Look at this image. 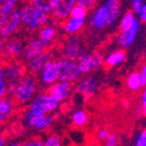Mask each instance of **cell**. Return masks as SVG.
Returning <instances> with one entry per match:
<instances>
[{
  "instance_id": "cell-6",
  "label": "cell",
  "mask_w": 146,
  "mask_h": 146,
  "mask_svg": "<svg viewBox=\"0 0 146 146\" xmlns=\"http://www.w3.org/2000/svg\"><path fill=\"white\" fill-rule=\"evenodd\" d=\"M83 53H85V51L81 37L77 34L68 35L62 48L63 57L68 60L76 61Z\"/></svg>"
},
{
  "instance_id": "cell-45",
  "label": "cell",
  "mask_w": 146,
  "mask_h": 146,
  "mask_svg": "<svg viewBox=\"0 0 146 146\" xmlns=\"http://www.w3.org/2000/svg\"><path fill=\"white\" fill-rule=\"evenodd\" d=\"M4 2H5V0H0V6H1Z\"/></svg>"
},
{
  "instance_id": "cell-34",
  "label": "cell",
  "mask_w": 146,
  "mask_h": 146,
  "mask_svg": "<svg viewBox=\"0 0 146 146\" xmlns=\"http://www.w3.org/2000/svg\"><path fill=\"white\" fill-rule=\"evenodd\" d=\"M119 144V138L117 135L110 134L107 136V138L105 139V145L106 146H117Z\"/></svg>"
},
{
  "instance_id": "cell-15",
  "label": "cell",
  "mask_w": 146,
  "mask_h": 146,
  "mask_svg": "<svg viewBox=\"0 0 146 146\" xmlns=\"http://www.w3.org/2000/svg\"><path fill=\"white\" fill-rule=\"evenodd\" d=\"M15 107L13 99L8 95L0 99V125L6 123L13 115Z\"/></svg>"
},
{
  "instance_id": "cell-4",
  "label": "cell",
  "mask_w": 146,
  "mask_h": 146,
  "mask_svg": "<svg viewBox=\"0 0 146 146\" xmlns=\"http://www.w3.org/2000/svg\"><path fill=\"white\" fill-rule=\"evenodd\" d=\"M21 17L19 9L12 10L4 13H0V37L2 39H7L15 35L21 28Z\"/></svg>"
},
{
  "instance_id": "cell-35",
  "label": "cell",
  "mask_w": 146,
  "mask_h": 146,
  "mask_svg": "<svg viewBox=\"0 0 146 146\" xmlns=\"http://www.w3.org/2000/svg\"><path fill=\"white\" fill-rule=\"evenodd\" d=\"M135 145L136 146H145L146 145V131H143L138 135V137L136 138L135 141Z\"/></svg>"
},
{
  "instance_id": "cell-20",
  "label": "cell",
  "mask_w": 146,
  "mask_h": 146,
  "mask_svg": "<svg viewBox=\"0 0 146 146\" xmlns=\"http://www.w3.org/2000/svg\"><path fill=\"white\" fill-rule=\"evenodd\" d=\"M56 37V30L53 26L51 25H45L43 27L39 29V34H38V38L41 40L43 43H45L47 46H50L51 42L54 40Z\"/></svg>"
},
{
  "instance_id": "cell-27",
  "label": "cell",
  "mask_w": 146,
  "mask_h": 146,
  "mask_svg": "<svg viewBox=\"0 0 146 146\" xmlns=\"http://www.w3.org/2000/svg\"><path fill=\"white\" fill-rule=\"evenodd\" d=\"M52 121H53V119L49 113H44L41 119L35 125L34 129L37 131H45L52 125Z\"/></svg>"
},
{
  "instance_id": "cell-40",
  "label": "cell",
  "mask_w": 146,
  "mask_h": 146,
  "mask_svg": "<svg viewBox=\"0 0 146 146\" xmlns=\"http://www.w3.org/2000/svg\"><path fill=\"white\" fill-rule=\"evenodd\" d=\"M139 15V21H140V23H145L146 21V4H144L143 6H142L141 10H140V12L138 13Z\"/></svg>"
},
{
  "instance_id": "cell-7",
  "label": "cell",
  "mask_w": 146,
  "mask_h": 146,
  "mask_svg": "<svg viewBox=\"0 0 146 146\" xmlns=\"http://www.w3.org/2000/svg\"><path fill=\"white\" fill-rule=\"evenodd\" d=\"M60 107V102L51 97L47 93H42L33 98L30 102L29 108L40 110L43 113H52Z\"/></svg>"
},
{
  "instance_id": "cell-12",
  "label": "cell",
  "mask_w": 146,
  "mask_h": 146,
  "mask_svg": "<svg viewBox=\"0 0 146 146\" xmlns=\"http://www.w3.org/2000/svg\"><path fill=\"white\" fill-rule=\"evenodd\" d=\"M48 48L49 47L45 43H43L39 38L33 39L28 42V44H26L24 53H23V58L26 61L31 60L37 56H39L40 54L44 53L46 50H48Z\"/></svg>"
},
{
  "instance_id": "cell-39",
  "label": "cell",
  "mask_w": 146,
  "mask_h": 146,
  "mask_svg": "<svg viewBox=\"0 0 146 146\" xmlns=\"http://www.w3.org/2000/svg\"><path fill=\"white\" fill-rule=\"evenodd\" d=\"M139 75H140V80H141V86L142 87H145V85H146V66L145 64L141 68V71L139 72Z\"/></svg>"
},
{
  "instance_id": "cell-42",
  "label": "cell",
  "mask_w": 146,
  "mask_h": 146,
  "mask_svg": "<svg viewBox=\"0 0 146 146\" xmlns=\"http://www.w3.org/2000/svg\"><path fill=\"white\" fill-rule=\"evenodd\" d=\"M4 43H5V40L2 39V38L0 37V57H2V55H3V51H4Z\"/></svg>"
},
{
  "instance_id": "cell-5",
  "label": "cell",
  "mask_w": 146,
  "mask_h": 146,
  "mask_svg": "<svg viewBox=\"0 0 146 146\" xmlns=\"http://www.w3.org/2000/svg\"><path fill=\"white\" fill-rule=\"evenodd\" d=\"M56 68V74H57V81H66V82H71L75 83L81 78L82 73L78 64L73 60L68 59H58L54 61Z\"/></svg>"
},
{
  "instance_id": "cell-10",
  "label": "cell",
  "mask_w": 146,
  "mask_h": 146,
  "mask_svg": "<svg viewBox=\"0 0 146 146\" xmlns=\"http://www.w3.org/2000/svg\"><path fill=\"white\" fill-rule=\"evenodd\" d=\"M139 29H140V21L136 19L134 24L132 25L129 29L122 31V33L117 37V43L123 49L129 48L132 44L136 40L137 35H138Z\"/></svg>"
},
{
  "instance_id": "cell-13",
  "label": "cell",
  "mask_w": 146,
  "mask_h": 146,
  "mask_svg": "<svg viewBox=\"0 0 146 146\" xmlns=\"http://www.w3.org/2000/svg\"><path fill=\"white\" fill-rule=\"evenodd\" d=\"M98 82L97 80L93 77H85V78L81 79L77 83L74 89H75L79 94L83 95L84 97H91L95 92L98 90Z\"/></svg>"
},
{
  "instance_id": "cell-36",
  "label": "cell",
  "mask_w": 146,
  "mask_h": 146,
  "mask_svg": "<svg viewBox=\"0 0 146 146\" xmlns=\"http://www.w3.org/2000/svg\"><path fill=\"white\" fill-rule=\"evenodd\" d=\"M24 145L26 146H44V141L41 139L38 138H32L28 140L27 142H25Z\"/></svg>"
},
{
  "instance_id": "cell-11",
  "label": "cell",
  "mask_w": 146,
  "mask_h": 146,
  "mask_svg": "<svg viewBox=\"0 0 146 146\" xmlns=\"http://www.w3.org/2000/svg\"><path fill=\"white\" fill-rule=\"evenodd\" d=\"M75 4L76 0H56L51 10L52 15L55 20L64 22L70 17V12Z\"/></svg>"
},
{
  "instance_id": "cell-44",
  "label": "cell",
  "mask_w": 146,
  "mask_h": 146,
  "mask_svg": "<svg viewBox=\"0 0 146 146\" xmlns=\"http://www.w3.org/2000/svg\"><path fill=\"white\" fill-rule=\"evenodd\" d=\"M0 78H3V71H2V63L0 62Z\"/></svg>"
},
{
  "instance_id": "cell-30",
  "label": "cell",
  "mask_w": 146,
  "mask_h": 146,
  "mask_svg": "<svg viewBox=\"0 0 146 146\" xmlns=\"http://www.w3.org/2000/svg\"><path fill=\"white\" fill-rule=\"evenodd\" d=\"M87 9H85L84 7L80 6L78 4H75L74 7L72 8L71 12H70V17H76V19H86L87 15Z\"/></svg>"
},
{
  "instance_id": "cell-14",
  "label": "cell",
  "mask_w": 146,
  "mask_h": 146,
  "mask_svg": "<svg viewBox=\"0 0 146 146\" xmlns=\"http://www.w3.org/2000/svg\"><path fill=\"white\" fill-rule=\"evenodd\" d=\"M39 73V82L47 87L57 81V74L53 60L48 61Z\"/></svg>"
},
{
  "instance_id": "cell-26",
  "label": "cell",
  "mask_w": 146,
  "mask_h": 146,
  "mask_svg": "<svg viewBox=\"0 0 146 146\" xmlns=\"http://www.w3.org/2000/svg\"><path fill=\"white\" fill-rule=\"evenodd\" d=\"M72 122L76 127H84L88 123V115L83 110H76L72 115Z\"/></svg>"
},
{
  "instance_id": "cell-1",
  "label": "cell",
  "mask_w": 146,
  "mask_h": 146,
  "mask_svg": "<svg viewBox=\"0 0 146 146\" xmlns=\"http://www.w3.org/2000/svg\"><path fill=\"white\" fill-rule=\"evenodd\" d=\"M38 80L35 74L26 72L20 80L15 84V90L11 95V98L15 101L17 106H26L31 102L37 93Z\"/></svg>"
},
{
  "instance_id": "cell-32",
  "label": "cell",
  "mask_w": 146,
  "mask_h": 146,
  "mask_svg": "<svg viewBox=\"0 0 146 146\" xmlns=\"http://www.w3.org/2000/svg\"><path fill=\"white\" fill-rule=\"evenodd\" d=\"M60 144H61L60 139H59V137L55 136V135L49 136L44 141V146H59Z\"/></svg>"
},
{
  "instance_id": "cell-2",
  "label": "cell",
  "mask_w": 146,
  "mask_h": 146,
  "mask_svg": "<svg viewBox=\"0 0 146 146\" xmlns=\"http://www.w3.org/2000/svg\"><path fill=\"white\" fill-rule=\"evenodd\" d=\"M21 24L24 25L28 32L34 33L49 22V15L47 12L37 9L31 3L24 5L20 10Z\"/></svg>"
},
{
  "instance_id": "cell-21",
  "label": "cell",
  "mask_w": 146,
  "mask_h": 146,
  "mask_svg": "<svg viewBox=\"0 0 146 146\" xmlns=\"http://www.w3.org/2000/svg\"><path fill=\"white\" fill-rule=\"evenodd\" d=\"M126 59V52L124 50H117L107 55L103 60V63L106 68H115L122 64Z\"/></svg>"
},
{
  "instance_id": "cell-41",
  "label": "cell",
  "mask_w": 146,
  "mask_h": 146,
  "mask_svg": "<svg viewBox=\"0 0 146 146\" xmlns=\"http://www.w3.org/2000/svg\"><path fill=\"white\" fill-rule=\"evenodd\" d=\"M140 105H141L144 112H145V110H146V91L145 90L142 91L141 98H140Z\"/></svg>"
},
{
  "instance_id": "cell-24",
  "label": "cell",
  "mask_w": 146,
  "mask_h": 146,
  "mask_svg": "<svg viewBox=\"0 0 146 146\" xmlns=\"http://www.w3.org/2000/svg\"><path fill=\"white\" fill-rule=\"evenodd\" d=\"M76 61L82 74H89L90 72H92V63H91V58L89 54L83 53Z\"/></svg>"
},
{
  "instance_id": "cell-18",
  "label": "cell",
  "mask_w": 146,
  "mask_h": 146,
  "mask_svg": "<svg viewBox=\"0 0 146 146\" xmlns=\"http://www.w3.org/2000/svg\"><path fill=\"white\" fill-rule=\"evenodd\" d=\"M104 7L107 11V24L112 26L117 21L121 10L119 0H106L104 3Z\"/></svg>"
},
{
  "instance_id": "cell-19",
  "label": "cell",
  "mask_w": 146,
  "mask_h": 146,
  "mask_svg": "<svg viewBox=\"0 0 146 146\" xmlns=\"http://www.w3.org/2000/svg\"><path fill=\"white\" fill-rule=\"evenodd\" d=\"M85 25V19H76V17H71L68 20H66L63 23V31L66 34H77L81 30L83 29Z\"/></svg>"
},
{
  "instance_id": "cell-28",
  "label": "cell",
  "mask_w": 146,
  "mask_h": 146,
  "mask_svg": "<svg viewBox=\"0 0 146 146\" xmlns=\"http://www.w3.org/2000/svg\"><path fill=\"white\" fill-rule=\"evenodd\" d=\"M136 17L135 15L132 11H127L122 17V21H121V24H119V29L121 31H125V30L129 29L132 25L134 24Z\"/></svg>"
},
{
  "instance_id": "cell-29",
  "label": "cell",
  "mask_w": 146,
  "mask_h": 146,
  "mask_svg": "<svg viewBox=\"0 0 146 146\" xmlns=\"http://www.w3.org/2000/svg\"><path fill=\"white\" fill-rule=\"evenodd\" d=\"M90 55L91 58V63H92V71L95 70H98V68H101V66L103 64V60H104V57L99 51H94L92 52Z\"/></svg>"
},
{
  "instance_id": "cell-43",
  "label": "cell",
  "mask_w": 146,
  "mask_h": 146,
  "mask_svg": "<svg viewBox=\"0 0 146 146\" xmlns=\"http://www.w3.org/2000/svg\"><path fill=\"white\" fill-rule=\"evenodd\" d=\"M5 138L2 136V135H0V146H3V145H5Z\"/></svg>"
},
{
  "instance_id": "cell-23",
  "label": "cell",
  "mask_w": 146,
  "mask_h": 146,
  "mask_svg": "<svg viewBox=\"0 0 146 146\" xmlns=\"http://www.w3.org/2000/svg\"><path fill=\"white\" fill-rule=\"evenodd\" d=\"M127 87L132 92H137L141 89V80H140V75L139 72H133L129 75L127 79Z\"/></svg>"
},
{
  "instance_id": "cell-33",
  "label": "cell",
  "mask_w": 146,
  "mask_h": 146,
  "mask_svg": "<svg viewBox=\"0 0 146 146\" xmlns=\"http://www.w3.org/2000/svg\"><path fill=\"white\" fill-rule=\"evenodd\" d=\"M144 1L145 0H132V9H133V13L134 15H138L139 12H140L142 6L145 4Z\"/></svg>"
},
{
  "instance_id": "cell-22",
  "label": "cell",
  "mask_w": 146,
  "mask_h": 146,
  "mask_svg": "<svg viewBox=\"0 0 146 146\" xmlns=\"http://www.w3.org/2000/svg\"><path fill=\"white\" fill-rule=\"evenodd\" d=\"M43 115H44V113L42 111H40V110H36L29 108V110H28V111L25 113V117H24L25 125L27 126V128L34 129L35 125H36L37 122L41 119Z\"/></svg>"
},
{
  "instance_id": "cell-37",
  "label": "cell",
  "mask_w": 146,
  "mask_h": 146,
  "mask_svg": "<svg viewBox=\"0 0 146 146\" xmlns=\"http://www.w3.org/2000/svg\"><path fill=\"white\" fill-rule=\"evenodd\" d=\"M7 95V86L3 78H0V99Z\"/></svg>"
},
{
  "instance_id": "cell-25",
  "label": "cell",
  "mask_w": 146,
  "mask_h": 146,
  "mask_svg": "<svg viewBox=\"0 0 146 146\" xmlns=\"http://www.w3.org/2000/svg\"><path fill=\"white\" fill-rule=\"evenodd\" d=\"M55 1L56 0H29V2L34 7L44 12H47V13L51 12Z\"/></svg>"
},
{
  "instance_id": "cell-3",
  "label": "cell",
  "mask_w": 146,
  "mask_h": 146,
  "mask_svg": "<svg viewBox=\"0 0 146 146\" xmlns=\"http://www.w3.org/2000/svg\"><path fill=\"white\" fill-rule=\"evenodd\" d=\"M1 63H2L3 79L5 80L7 86V95L11 97L15 84L27 72V68L19 60H13V59H5L4 62Z\"/></svg>"
},
{
  "instance_id": "cell-17",
  "label": "cell",
  "mask_w": 146,
  "mask_h": 146,
  "mask_svg": "<svg viewBox=\"0 0 146 146\" xmlns=\"http://www.w3.org/2000/svg\"><path fill=\"white\" fill-rule=\"evenodd\" d=\"M91 28L95 30H102L108 26L107 24V11L106 8L103 6H99L95 10L90 19Z\"/></svg>"
},
{
  "instance_id": "cell-8",
  "label": "cell",
  "mask_w": 146,
  "mask_h": 146,
  "mask_svg": "<svg viewBox=\"0 0 146 146\" xmlns=\"http://www.w3.org/2000/svg\"><path fill=\"white\" fill-rule=\"evenodd\" d=\"M25 47H26V44L24 40L12 35L9 38L5 39L4 51H3L2 56L5 59L19 60V58L23 56Z\"/></svg>"
},
{
  "instance_id": "cell-16",
  "label": "cell",
  "mask_w": 146,
  "mask_h": 146,
  "mask_svg": "<svg viewBox=\"0 0 146 146\" xmlns=\"http://www.w3.org/2000/svg\"><path fill=\"white\" fill-rule=\"evenodd\" d=\"M50 60H52V55L48 50H46L44 53L40 54L39 56H37V57L31 59V60H28V64L26 66L27 72H30V73L36 75V74L39 73L42 68H44V66Z\"/></svg>"
},
{
  "instance_id": "cell-38",
  "label": "cell",
  "mask_w": 146,
  "mask_h": 146,
  "mask_svg": "<svg viewBox=\"0 0 146 146\" xmlns=\"http://www.w3.org/2000/svg\"><path fill=\"white\" fill-rule=\"evenodd\" d=\"M108 135H110V131L106 129H100L97 132V138L99 141H105Z\"/></svg>"
},
{
  "instance_id": "cell-9",
  "label": "cell",
  "mask_w": 146,
  "mask_h": 146,
  "mask_svg": "<svg viewBox=\"0 0 146 146\" xmlns=\"http://www.w3.org/2000/svg\"><path fill=\"white\" fill-rule=\"evenodd\" d=\"M74 84L66 81H56L47 87V94L56 99L59 102H62L68 99L74 91Z\"/></svg>"
},
{
  "instance_id": "cell-31",
  "label": "cell",
  "mask_w": 146,
  "mask_h": 146,
  "mask_svg": "<svg viewBox=\"0 0 146 146\" xmlns=\"http://www.w3.org/2000/svg\"><path fill=\"white\" fill-rule=\"evenodd\" d=\"M96 2H97V0H76V4L80 5L87 10L92 9Z\"/></svg>"
}]
</instances>
